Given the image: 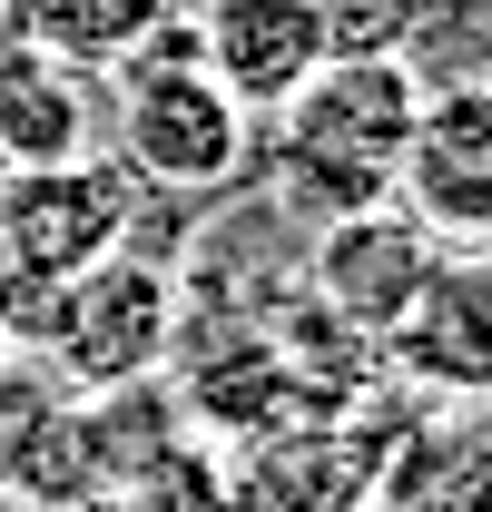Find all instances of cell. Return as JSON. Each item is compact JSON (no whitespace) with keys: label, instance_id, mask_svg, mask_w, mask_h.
Wrapping results in <instances>:
<instances>
[{"label":"cell","instance_id":"1","mask_svg":"<svg viewBox=\"0 0 492 512\" xmlns=\"http://www.w3.org/2000/svg\"><path fill=\"white\" fill-rule=\"evenodd\" d=\"M414 109H424L414 60H325L286 109L256 119V178L276 188V207H296L315 227L384 207L404 138H414Z\"/></svg>","mask_w":492,"mask_h":512},{"label":"cell","instance_id":"2","mask_svg":"<svg viewBox=\"0 0 492 512\" xmlns=\"http://www.w3.org/2000/svg\"><path fill=\"white\" fill-rule=\"evenodd\" d=\"M0 335H10V355H40L50 384H69V394L148 384L187 335V286H178V266L109 247L60 286L0 276Z\"/></svg>","mask_w":492,"mask_h":512},{"label":"cell","instance_id":"3","mask_svg":"<svg viewBox=\"0 0 492 512\" xmlns=\"http://www.w3.org/2000/svg\"><path fill=\"white\" fill-rule=\"evenodd\" d=\"M119 158L158 197H227L256 178V119L197 60V20H158L119 50Z\"/></svg>","mask_w":492,"mask_h":512},{"label":"cell","instance_id":"4","mask_svg":"<svg viewBox=\"0 0 492 512\" xmlns=\"http://www.w3.org/2000/svg\"><path fill=\"white\" fill-rule=\"evenodd\" d=\"M128 168L109 158H40V168H0V266L20 286H60L89 256L128 247Z\"/></svg>","mask_w":492,"mask_h":512},{"label":"cell","instance_id":"5","mask_svg":"<svg viewBox=\"0 0 492 512\" xmlns=\"http://www.w3.org/2000/svg\"><path fill=\"white\" fill-rule=\"evenodd\" d=\"M394 207L433 247H492V79L424 89L394 168Z\"/></svg>","mask_w":492,"mask_h":512},{"label":"cell","instance_id":"6","mask_svg":"<svg viewBox=\"0 0 492 512\" xmlns=\"http://www.w3.org/2000/svg\"><path fill=\"white\" fill-rule=\"evenodd\" d=\"M404 434L394 404H345L325 424H286L227 473V512H355L374 503V473H384V444Z\"/></svg>","mask_w":492,"mask_h":512},{"label":"cell","instance_id":"7","mask_svg":"<svg viewBox=\"0 0 492 512\" xmlns=\"http://www.w3.org/2000/svg\"><path fill=\"white\" fill-rule=\"evenodd\" d=\"M433 256H443V247H433L424 227H414V217L384 197V207H355V217H325L315 266H306V296L345 325V335L384 345V335H394V316L424 296Z\"/></svg>","mask_w":492,"mask_h":512},{"label":"cell","instance_id":"8","mask_svg":"<svg viewBox=\"0 0 492 512\" xmlns=\"http://www.w3.org/2000/svg\"><path fill=\"white\" fill-rule=\"evenodd\" d=\"M394 375L443 404H492V247H443L424 296L394 316Z\"/></svg>","mask_w":492,"mask_h":512},{"label":"cell","instance_id":"9","mask_svg":"<svg viewBox=\"0 0 492 512\" xmlns=\"http://www.w3.org/2000/svg\"><path fill=\"white\" fill-rule=\"evenodd\" d=\"M197 60L246 119H266L325 69V20L315 0H197Z\"/></svg>","mask_w":492,"mask_h":512},{"label":"cell","instance_id":"10","mask_svg":"<svg viewBox=\"0 0 492 512\" xmlns=\"http://www.w3.org/2000/svg\"><path fill=\"white\" fill-rule=\"evenodd\" d=\"M384 512H492V414H404V434L384 444L374 473Z\"/></svg>","mask_w":492,"mask_h":512},{"label":"cell","instance_id":"11","mask_svg":"<svg viewBox=\"0 0 492 512\" xmlns=\"http://www.w3.org/2000/svg\"><path fill=\"white\" fill-rule=\"evenodd\" d=\"M89 148V89L69 79L60 50L0 30V168H40Z\"/></svg>","mask_w":492,"mask_h":512},{"label":"cell","instance_id":"12","mask_svg":"<svg viewBox=\"0 0 492 512\" xmlns=\"http://www.w3.org/2000/svg\"><path fill=\"white\" fill-rule=\"evenodd\" d=\"M0 20L60 60H119L138 30L168 20V0H0Z\"/></svg>","mask_w":492,"mask_h":512},{"label":"cell","instance_id":"13","mask_svg":"<svg viewBox=\"0 0 492 512\" xmlns=\"http://www.w3.org/2000/svg\"><path fill=\"white\" fill-rule=\"evenodd\" d=\"M325 20V60H414L443 0H315Z\"/></svg>","mask_w":492,"mask_h":512},{"label":"cell","instance_id":"14","mask_svg":"<svg viewBox=\"0 0 492 512\" xmlns=\"http://www.w3.org/2000/svg\"><path fill=\"white\" fill-rule=\"evenodd\" d=\"M60 512H128L119 493H79V503H60Z\"/></svg>","mask_w":492,"mask_h":512},{"label":"cell","instance_id":"15","mask_svg":"<svg viewBox=\"0 0 492 512\" xmlns=\"http://www.w3.org/2000/svg\"><path fill=\"white\" fill-rule=\"evenodd\" d=\"M0 365H10V335H0Z\"/></svg>","mask_w":492,"mask_h":512},{"label":"cell","instance_id":"16","mask_svg":"<svg viewBox=\"0 0 492 512\" xmlns=\"http://www.w3.org/2000/svg\"><path fill=\"white\" fill-rule=\"evenodd\" d=\"M355 512H384V503H355Z\"/></svg>","mask_w":492,"mask_h":512},{"label":"cell","instance_id":"17","mask_svg":"<svg viewBox=\"0 0 492 512\" xmlns=\"http://www.w3.org/2000/svg\"><path fill=\"white\" fill-rule=\"evenodd\" d=\"M0 276H10V266H0Z\"/></svg>","mask_w":492,"mask_h":512},{"label":"cell","instance_id":"18","mask_svg":"<svg viewBox=\"0 0 492 512\" xmlns=\"http://www.w3.org/2000/svg\"><path fill=\"white\" fill-rule=\"evenodd\" d=\"M0 30H10V20H0Z\"/></svg>","mask_w":492,"mask_h":512}]
</instances>
